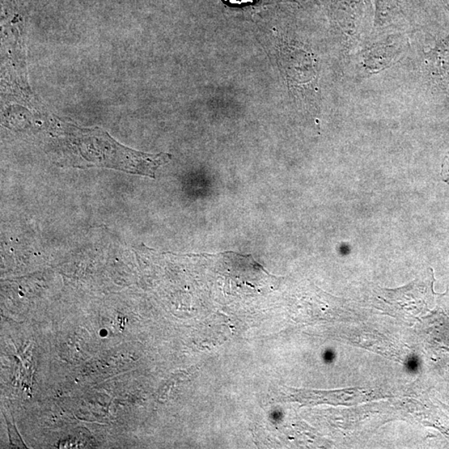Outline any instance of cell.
<instances>
[{
	"label": "cell",
	"instance_id": "2",
	"mask_svg": "<svg viewBox=\"0 0 449 449\" xmlns=\"http://www.w3.org/2000/svg\"><path fill=\"white\" fill-rule=\"evenodd\" d=\"M334 354L332 352H329V354H327V359L329 360H332L333 359Z\"/></svg>",
	"mask_w": 449,
	"mask_h": 449
},
{
	"label": "cell",
	"instance_id": "1",
	"mask_svg": "<svg viewBox=\"0 0 449 449\" xmlns=\"http://www.w3.org/2000/svg\"><path fill=\"white\" fill-rule=\"evenodd\" d=\"M223 1L232 6H243L256 2V0H223Z\"/></svg>",
	"mask_w": 449,
	"mask_h": 449
}]
</instances>
